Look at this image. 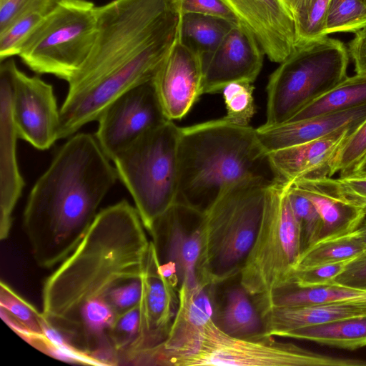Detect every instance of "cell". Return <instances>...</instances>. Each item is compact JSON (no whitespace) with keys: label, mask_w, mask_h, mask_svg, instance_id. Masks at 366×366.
I'll use <instances>...</instances> for the list:
<instances>
[{"label":"cell","mask_w":366,"mask_h":366,"mask_svg":"<svg viewBox=\"0 0 366 366\" xmlns=\"http://www.w3.org/2000/svg\"><path fill=\"white\" fill-rule=\"evenodd\" d=\"M264 54L247 28L240 23L233 25L214 52L202 60V94L222 92L232 82L253 83L261 71Z\"/></svg>","instance_id":"obj_16"},{"label":"cell","mask_w":366,"mask_h":366,"mask_svg":"<svg viewBox=\"0 0 366 366\" xmlns=\"http://www.w3.org/2000/svg\"><path fill=\"white\" fill-rule=\"evenodd\" d=\"M182 14H197L227 20L233 24L239 21L223 0H179Z\"/></svg>","instance_id":"obj_40"},{"label":"cell","mask_w":366,"mask_h":366,"mask_svg":"<svg viewBox=\"0 0 366 366\" xmlns=\"http://www.w3.org/2000/svg\"><path fill=\"white\" fill-rule=\"evenodd\" d=\"M348 49L339 39L322 36L300 43L270 75L263 127L287 122L347 76Z\"/></svg>","instance_id":"obj_7"},{"label":"cell","mask_w":366,"mask_h":366,"mask_svg":"<svg viewBox=\"0 0 366 366\" xmlns=\"http://www.w3.org/2000/svg\"><path fill=\"white\" fill-rule=\"evenodd\" d=\"M347 262L294 269L286 285L291 283L299 287H314L333 283Z\"/></svg>","instance_id":"obj_38"},{"label":"cell","mask_w":366,"mask_h":366,"mask_svg":"<svg viewBox=\"0 0 366 366\" xmlns=\"http://www.w3.org/2000/svg\"><path fill=\"white\" fill-rule=\"evenodd\" d=\"M135 207L123 199L100 210L73 252L45 279L41 313L71 341L99 336L117 314L107 296L144 274L150 245Z\"/></svg>","instance_id":"obj_2"},{"label":"cell","mask_w":366,"mask_h":366,"mask_svg":"<svg viewBox=\"0 0 366 366\" xmlns=\"http://www.w3.org/2000/svg\"><path fill=\"white\" fill-rule=\"evenodd\" d=\"M365 249L364 244L355 232L346 235L322 239L300 254L294 269L347 262Z\"/></svg>","instance_id":"obj_28"},{"label":"cell","mask_w":366,"mask_h":366,"mask_svg":"<svg viewBox=\"0 0 366 366\" xmlns=\"http://www.w3.org/2000/svg\"><path fill=\"white\" fill-rule=\"evenodd\" d=\"M140 330V302L117 315L109 333V341L119 357V365L124 355L139 335Z\"/></svg>","instance_id":"obj_37"},{"label":"cell","mask_w":366,"mask_h":366,"mask_svg":"<svg viewBox=\"0 0 366 366\" xmlns=\"http://www.w3.org/2000/svg\"><path fill=\"white\" fill-rule=\"evenodd\" d=\"M176 202L201 212L227 188L244 181L285 183L256 129L223 118L180 128Z\"/></svg>","instance_id":"obj_4"},{"label":"cell","mask_w":366,"mask_h":366,"mask_svg":"<svg viewBox=\"0 0 366 366\" xmlns=\"http://www.w3.org/2000/svg\"><path fill=\"white\" fill-rule=\"evenodd\" d=\"M0 308L34 335H42L44 317L41 312H40L3 280L0 283Z\"/></svg>","instance_id":"obj_35"},{"label":"cell","mask_w":366,"mask_h":366,"mask_svg":"<svg viewBox=\"0 0 366 366\" xmlns=\"http://www.w3.org/2000/svg\"><path fill=\"white\" fill-rule=\"evenodd\" d=\"M349 175L366 177V156Z\"/></svg>","instance_id":"obj_45"},{"label":"cell","mask_w":366,"mask_h":366,"mask_svg":"<svg viewBox=\"0 0 366 366\" xmlns=\"http://www.w3.org/2000/svg\"><path fill=\"white\" fill-rule=\"evenodd\" d=\"M366 315V302H345L277 307L261 314L262 335L282 337L302 327L315 326L340 319Z\"/></svg>","instance_id":"obj_22"},{"label":"cell","mask_w":366,"mask_h":366,"mask_svg":"<svg viewBox=\"0 0 366 366\" xmlns=\"http://www.w3.org/2000/svg\"><path fill=\"white\" fill-rule=\"evenodd\" d=\"M288 183L271 188L262 220L240 272V286L254 298L284 287L301 254L300 227L287 196Z\"/></svg>","instance_id":"obj_10"},{"label":"cell","mask_w":366,"mask_h":366,"mask_svg":"<svg viewBox=\"0 0 366 366\" xmlns=\"http://www.w3.org/2000/svg\"><path fill=\"white\" fill-rule=\"evenodd\" d=\"M47 355L67 363L98 365L86 352L77 348L61 330L44 317L42 336L35 339L31 345Z\"/></svg>","instance_id":"obj_31"},{"label":"cell","mask_w":366,"mask_h":366,"mask_svg":"<svg viewBox=\"0 0 366 366\" xmlns=\"http://www.w3.org/2000/svg\"><path fill=\"white\" fill-rule=\"evenodd\" d=\"M355 232L366 249V218Z\"/></svg>","instance_id":"obj_46"},{"label":"cell","mask_w":366,"mask_h":366,"mask_svg":"<svg viewBox=\"0 0 366 366\" xmlns=\"http://www.w3.org/2000/svg\"><path fill=\"white\" fill-rule=\"evenodd\" d=\"M15 61L9 58L0 66V239L10 234L13 212L24 186L16 158L18 134L12 114L11 72Z\"/></svg>","instance_id":"obj_18"},{"label":"cell","mask_w":366,"mask_h":366,"mask_svg":"<svg viewBox=\"0 0 366 366\" xmlns=\"http://www.w3.org/2000/svg\"><path fill=\"white\" fill-rule=\"evenodd\" d=\"M290 184L317 208L323 222L320 239L354 232L366 218L364 210L345 193L339 179H300Z\"/></svg>","instance_id":"obj_19"},{"label":"cell","mask_w":366,"mask_h":366,"mask_svg":"<svg viewBox=\"0 0 366 366\" xmlns=\"http://www.w3.org/2000/svg\"><path fill=\"white\" fill-rule=\"evenodd\" d=\"M95 136L70 137L32 187L23 227L40 267L59 264L76 247L118 177Z\"/></svg>","instance_id":"obj_3"},{"label":"cell","mask_w":366,"mask_h":366,"mask_svg":"<svg viewBox=\"0 0 366 366\" xmlns=\"http://www.w3.org/2000/svg\"><path fill=\"white\" fill-rule=\"evenodd\" d=\"M366 156V119L342 144L331 164L330 177L350 174Z\"/></svg>","instance_id":"obj_36"},{"label":"cell","mask_w":366,"mask_h":366,"mask_svg":"<svg viewBox=\"0 0 366 366\" xmlns=\"http://www.w3.org/2000/svg\"><path fill=\"white\" fill-rule=\"evenodd\" d=\"M197 211L176 202L157 219L149 232L159 263L174 264L179 287L186 289H194L201 285L197 271L201 250L198 222L193 229L187 227Z\"/></svg>","instance_id":"obj_15"},{"label":"cell","mask_w":366,"mask_h":366,"mask_svg":"<svg viewBox=\"0 0 366 366\" xmlns=\"http://www.w3.org/2000/svg\"><path fill=\"white\" fill-rule=\"evenodd\" d=\"M249 296L241 286L227 291L219 326L225 332L239 337L263 335L261 315Z\"/></svg>","instance_id":"obj_27"},{"label":"cell","mask_w":366,"mask_h":366,"mask_svg":"<svg viewBox=\"0 0 366 366\" xmlns=\"http://www.w3.org/2000/svg\"><path fill=\"white\" fill-rule=\"evenodd\" d=\"M366 105V74H356L343 81L294 115L287 122ZM287 123V122H286Z\"/></svg>","instance_id":"obj_25"},{"label":"cell","mask_w":366,"mask_h":366,"mask_svg":"<svg viewBox=\"0 0 366 366\" xmlns=\"http://www.w3.org/2000/svg\"><path fill=\"white\" fill-rule=\"evenodd\" d=\"M361 1L366 6V0H361Z\"/></svg>","instance_id":"obj_47"},{"label":"cell","mask_w":366,"mask_h":366,"mask_svg":"<svg viewBox=\"0 0 366 366\" xmlns=\"http://www.w3.org/2000/svg\"><path fill=\"white\" fill-rule=\"evenodd\" d=\"M178 305L177 289L159 273L156 252L150 240L140 301V330L121 365H130L137 355L155 347L167 337Z\"/></svg>","instance_id":"obj_13"},{"label":"cell","mask_w":366,"mask_h":366,"mask_svg":"<svg viewBox=\"0 0 366 366\" xmlns=\"http://www.w3.org/2000/svg\"><path fill=\"white\" fill-rule=\"evenodd\" d=\"M234 24H237L218 17L184 14L181 16L178 39L197 53L202 61L214 52Z\"/></svg>","instance_id":"obj_26"},{"label":"cell","mask_w":366,"mask_h":366,"mask_svg":"<svg viewBox=\"0 0 366 366\" xmlns=\"http://www.w3.org/2000/svg\"><path fill=\"white\" fill-rule=\"evenodd\" d=\"M287 196L300 227L302 254L320 240L323 222L314 204L290 183L287 184Z\"/></svg>","instance_id":"obj_32"},{"label":"cell","mask_w":366,"mask_h":366,"mask_svg":"<svg viewBox=\"0 0 366 366\" xmlns=\"http://www.w3.org/2000/svg\"><path fill=\"white\" fill-rule=\"evenodd\" d=\"M355 130L342 129L315 140L269 152L270 162L285 183L330 177L333 159Z\"/></svg>","instance_id":"obj_20"},{"label":"cell","mask_w":366,"mask_h":366,"mask_svg":"<svg viewBox=\"0 0 366 366\" xmlns=\"http://www.w3.org/2000/svg\"><path fill=\"white\" fill-rule=\"evenodd\" d=\"M179 0H112L97 6V34L68 81L58 139L97 121L127 91L153 79L178 39Z\"/></svg>","instance_id":"obj_1"},{"label":"cell","mask_w":366,"mask_h":366,"mask_svg":"<svg viewBox=\"0 0 366 366\" xmlns=\"http://www.w3.org/2000/svg\"><path fill=\"white\" fill-rule=\"evenodd\" d=\"M200 56L177 39L152 82L167 119L183 118L202 94Z\"/></svg>","instance_id":"obj_17"},{"label":"cell","mask_w":366,"mask_h":366,"mask_svg":"<svg viewBox=\"0 0 366 366\" xmlns=\"http://www.w3.org/2000/svg\"><path fill=\"white\" fill-rule=\"evenodd\" d=\"M255 36L272 61L281 63L295 49L296 0H223Z\"/></svg>","instance_id":"obj_14"},{"label":"cell","mask_w":366,"mask_h":366,"mask_svg":"<svg viewBox=\"0 0 366 366\" xmlns=\"http://www.w3.org/2000/svg\"><path fill=\"white\" fill-rule=\"evenodd\" d=\"M135 365L215 366H366V361L320 354L273 337H239L215 322L169 335L139 355Z\"/></svg>","instance_id":"obj_5"},{"label":"cell","mask_w":366,"mask_h":366,"mask_svg":"<svg viewBox=\"0 0 366 366\" xmlns=\"http://www.w3.org/2000/svg\"><path fill=\"white\" fill-rule=\"evenodd\" d=\"M275 184L258 180L234 184L201 212L197 271L202 285H216L240 274Z\"/></svg>","instance_id":"obj_6"},{"label":"cell","mask_w":366,"mask_h":366,"mask_svg":"<svg viewBox=\"0 0 366 366\" xmlns=\"http://www.w3.org/2000/svg\"><path fill=\"white\" fill-rule=\"evenodd\" d=\"M56 0H34L0 32V59L18 55L30 33L52 9Z\"/></svg>","instance_id":"obj_30"},{"label":"cell","mask_w":366,"mask_h":366,"mask_svg":"<svg viewBox=\"0 0 366 366\" xmlns=\"http://www.w3.org/2000/svg\"><path fill=\"white\" fill-rule=\"evenodd\" d=\"M348 53L353 61L356 74H366V29L355 33L348 45Z\"/></svg>","instance_id":"obj_43"},{"label":"cell","mask_w":366,"mask_h":366,"mask_svg":"<svg viewBox=\"0 0 366 366\" xmlns=\"http://www.w3.org/2000/svg\"><path fill=\"white\" fill-rule=\"evenodd\" d=\"M34 0H0V32Z\"/></svg>","instance_id":"obj_44"},{"label":"cell","mask_w":366,"mask_h":366,"mask_svg":"<svg viewBox=\"0 0 366 366\" xmlns=\"http://www.w3.org/2000/svg\"><path fill=\"white\" fill-rule=\"evenodd\" d=\"M259 314L277 307H290L316 304L366 302V291L331 283L314 287H299L287 284L272 295L254 298Z\"/></svg>","instance_id":"obj_23"},{"label":"cell","mask_w":366,"mask_h":366,"mask_svg":"<svg viewBox=\"0 0 366 366\" xmlns=\"http://www.w3.org/2000/svg\"><path fill=\"white\" fill-rule=\"evenodd\" d=\"M282 337L312 341L333 347L356 350L366 346V315L297 329Z\"/></svg>","instance_id":"obj_24"},{"label":"cell","mask_w":366,"mask_h":366,"mask_svg":"<svg viewBox=\"0 0 366 366\" xmlns=\"http://www.w3.org/2000/svg\"><path fill=\"white\" fill-rule=\"evenodd\" d=\"M334 283L366 291V249L347 263Z\"/></svg>","instance_id":"obj_41"},{"label":"cell","mask_w":366,"mask_h":366,"mask_svg":"<svg viewBox=\"0 0 366 366\" xmlns=\"http://www.w3.org/2000/svg\"><path fill=\"white\" fill-rule=\"evenodd\" d=\"M338 179L347 195L366 214V177L348 175Z\"/></svg>","instance_id":"obj_42"},{"label":"cell","mask_w":366,"mask_h":366,"mask_svg":"<svg viewBox=\"0 0 366 366\" xmlns=\"http://www.w3.org/2000/svg\"><path fill=\"white\" fill-rule=\"evenodd\" d=\"M366 29V6L361 0H329L325 34L351 32Z\"/></svg>","instance_id":"obj_33"},{"label":"cell","mask_w":366,"mask_h":366,"mask_svg":"<svg viewBox=\"0 0 366 366\" xmlns=\"http://www.w3.org/2000/svg\"><path fill=\"white\" fill-rule=\"evenodd\" d=\"M152 80L114 100L102 112L95 137L110 160L148 131L167 121Z\"/></svg>","instance_id":"obj_11"},{"label":"cell","mask_w":366,"mask_h":366,"mask_svg":"<svg viewBox=\"0 0 366 366\" xmlns=\"http://www.w3.org/2000/svg\"><path fill=\"white\" fill-rule=\"evenodd\" d=\"M12 114L19 138L45 150L58 140L59 109L53 86L29 76L14 64L11 72Z\"/></svg>","instance_id":"obj_12"},{"label":"cell","mask_w":366,"mask_h":366,"mask_svg":"<svg viewBox=\"0 0 366 366\" xmlns=\"http://www.w3.org/2000/svg\"><path fill=\"white\" fill-rule=\"evenodd\" d=\"M254 86L249 81H236L227 84L222 89L227 114L223 117L227 122L249 126L255 113L253 98Z\"/></svg>","instance_id":"obj_34"},{"label":"cell","mask_w":366,"mask_h":366,"mask_svg":"<svg viewBox=\"0 0 366 366\" xmlns=\"http://www.w3.org/2000/svg\"><path fill=\"white\" fill-rule=\"evenodd\" d=\"M97 25V6L92 2L56 0L24 40L18 55L34 72L68 82L88 56Z\"/></svg>","instance_id":"obj_9"},{"label":"cell","mask_w":366,"mask_h":366,"mask_svg":"<svg viewBox=\"0 0 366 366\" xmlns=\"http://www.w3.org/2000/svg\"><path fill=\"white\" fill-rule=\"evenodd\" d=\"M180 127L167 120L148 131L112 160L149 232L176 203Z\"/></svg>","instance_id":"obj_8"},{"label":"cell","mask_w":366,"mask_h":366,"mask_svg":"<svg viewBox=\"0 0 366 366\" xmlns=\"http://www.w3.org/2000/svg\"><path fill=\"white\" fill-rule=\"evenodd\" d=\"M179 287V305L169 335H177L199 328L214 319V305L207 288Z\"/></svg>","instance_id":"obj_29"},{"label":"cell","mask_w":366,"mask_h":366,"mask_svg":"<svg viewBox=\"0 0 366 366\" xmlns=\"http://www.w3.org/2000/svg\"><path fill=\"white\" fill-rule=\"evenodd\" d=\"M142 290L143 277L134 279L114 287L108 295L107 302L117 315L139 305Z\"/></svg>","instance_id":"obj_39"},{"label":"cell","mask_w":366,"mask_h":366,"mask_svg":"<svg viewBox=\"0 0 366 366\" xmlns=\"http://www.w3.org/2000/svg\"><path fill=\"white\" fill-rule=\"evenodd\" d=\"M365 119L366 105L273 127L262 125L256 130L262 145L269 153L315 140L342 129H356Z\"/></svg>","instance_id":"obj_21"}]
</instances>
